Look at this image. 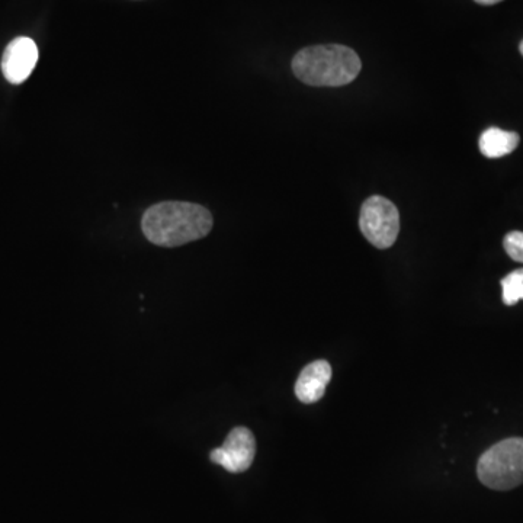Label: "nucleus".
I'll use <instances>...</instances> for the list:
<instances>
[{
	"instance_id": "1a4fd4ad",
	"label": "nucleus",
	"mask_w": 523,
	"mask_h": 523,
	"mask_svg": "<svg viewBox=\"0 0 523 523\" xmlns=\"http://www.w3.org/2000/svg\"><path fill=\"white\" fill-rule=\"evenodd\" d=\"M503 303L515 306L523 300V268L502 279Z\"/></svg>"
},
{
	"instance_id": "0eeeda50",
	"label": "nucleus",
	"mask_w": 523,
	"mask_h": 523,
	"mask_svg": "<svg viewBox=\"0 0 523 523\" xmlns=\"http://www.w3.org/2000/svg\"><path fill=\"white\" fill-rule=\"evenodd\" d=\"M330 380H332V367L329 362H311L298 377L297 384H295V396L304 404L317 403L326 393Z\"/></svg>"
},
{
	"instance_id": "f03ea898",
	"label": "nucleus",
	"mask_w": 523,
	"mask_h": 523,
	"mask_svg": "<svg viewBox=\"0 0 523 523\" xmlns=\"http://www.w3.org/2000/svg\"><path fill=\"white\" fill-rule=\"evenodd\" d=\"M362 63L352 48L340 44L303 48L293 60L294 75L316 88H336L354 82Z\"/></svg>"
},
{
	"instance_id": "6e6552de",
	"label": "nucleus",
	"mask_w": 523,
	"mask_h": 523,
	"mask_svg": "<svg viewBox=\"0 0 523 523\" xmlns=\"http://www.w3.org/2000/svg\"><path fill=\"white\" fill-rule=\"evenodd\" d=\"M518 144L519 134L503 131L496 127L484 131L478 141L480 152L489 159H499V157L512 153Z\"/></svg>"
},
{
	"instance_id": "f257e3e1",
	"label": "nucleus",
	"mask_w": 523,
	"mask_h": 523,
	"mask_svg": "<svg viewBox=\"0 0 523 523\" xmlns=\"http://www.w3.org/2000/svg\"><path fill=\"white\" fill-rule=\"evenodd\" d=\"M141 229L153 245L178 247L208 236L213 216L207 208L191 202H160L144 213Z\"/></svg>"
},
{
	"instance_id": "7ed1b4c3",
	"label": "nucleus",
	"mask_w": 523,
	"mask_h": 523,
	"mask_svg": "<svg viewBox=\"0 0 523 523\" xmlns=\"http://www.w3.org/2000/svg\"><path fill=\"white\" fill-rule=\"evenodd\" d=\"M481 483L489 489H515L523 483V439L510 438L493 445L477 464Z\"/></svg>"
},
{
	"instance_id": "39448f33",
	"label": "nucleus",
	"mask_w": 523,
	"mask_h": 523,
	"mask_svg": "<svg viewBox=\"0 0 523 523\" xmlns=\"http://www.w3.org/2000/svg\"><path fill=\"white\" fill-rule=\"evenodd\" d=\"M256 455V441L247 428H234L223 447L213 449L211 461L221 465L229 473H245L253 464Z\"/></svg>"
},
{
	"instance_id": "20e7f679",
	"label": "nucleus",
	"mask_w": 523,
	"mask_h": 523,
	"mask_svg": "<svg viewBox=\"0 0 523 523\" xmlns=\"http://www.w3.org/2000/svg\"><path fill=\"white\" fill-rule=\"evenodd\" d=\"M359 229L372 246L388 249L399 237V210L387 198L374 195L362 205Z\"/></svg>"
},
{
	"instance_id": "9d476101",
	"label": "nucleus",
	"mask_w": 523,
	"mask_h": 523,
	"mask_svg": "<svg viewBox=\"0 0 523 523\" xmlns=\"http://www.w3.org/2000/svg\"><path fill=\"white\" fill-rule=\"evenodd\" d=\"M506 253L513 261L523 263V233L522 231H510L503 240Z\"/></svg>"
},
{
	"instance_id": "9b49d317",
	"label": "nucleus",
	"mask_w": 523,
	"mask_h": 523,
	"mask_svg": "<svg viewBox=\"0 0 523 523\" xmlns=\"http://www.w3.org/2000/svg\"><path fill=\"white\" fill-rule=\"evenodd\" d=\"M477 3H480V5H496V3L502 2V0H476Z\"/></svg>"
},
{
	"instance_id": "423d86ee",
	"label": "nucleus",
	"mask_w": 523,
	"mask_h": 523,
	"mask_svg": "<svg viewBox=\"0 0 523 523\" xmlns=\"http://www.w3.org/2000/svg\"><path fill=\"white\" fill-rule=\"evenodd\" d=\"M38 62L37 44L28 37H18L8 44L2 57V72L9 83H24Z\"/></svg>"
},
{
	"instance_id": "f8f14e48",
	"label": "nucleus",
	"mask_w": 523,
	"mask_h": 523,
	"mask_svg": "<svg viewBox=\"0 0 523 523\" xmlns=\"http://www.w3.org/2000/svg\"><path fill=\"white\" fill-rule=\"evenodd\" d=\"M521 53H522V56H523V41L521 43Z\"/></svg>"
}]
</instances>
